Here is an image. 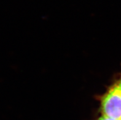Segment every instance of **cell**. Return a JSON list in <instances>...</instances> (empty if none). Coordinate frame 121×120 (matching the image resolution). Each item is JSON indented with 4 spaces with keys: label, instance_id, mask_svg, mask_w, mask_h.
Masks as SVG:
<instances>
[{
    "label": "cell",
    "instance_id": "4",
    "mask_svg": "<svg viewBox=\"0 0 121 120\" xmlns=\"http://www.w3.org/2000/svg\"></svg>",
    "mask_w": 121,
    "mask_h": 120
},
{
    "label": "cell",
    "instance_id": "3",
    "mask_svg": "<svg viewBox=\"0 0 121 120\" xmlns=\"http://www.w3.org/2000/svg\"><path fill=\"white\" fill-rule=\"evenodd\" d=\"M117 85H119V87L121 89V80L119 81V82H117Z\"/></svg>",
    "mask_w": 121,
    "mask_h": 120
},
{
    "label": "cell",
    "instance_id": "2",
    "mask_svg": "<svg viewBox=\"0 0 121 120\" xmlns=\"http://www.w3.org/2000/svg\"><path fill=\"white\" fill-rule=\"evenodd\" d=\"M98 120H116L109 118H108V117H106V116H102L100 117Z\"/></svg>",
    "mask_w": 121,
    "mask_h": 120
},
{
    "label": "cell",
    "instance_id": "1",
    "mask_svg": "<svg viewBox=\"0 0 121 120\" xmlns=\"http://www.w3.org/2000/svg\"><path fill=\"white\" fill-rule=\"evenodd\" d=\"M101 110L104 116L116 120L121 119V89L117 83L102 97Z\"/></svg>",
    "mask_w": 121,
    "mask_h": 120
}]
</instances>
